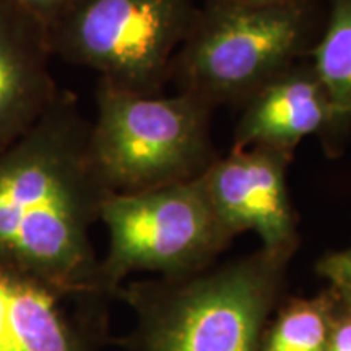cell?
Segmentation results:
<instances>
[{
	"label": "cell",
	"mask_w": 351,
	"mask_h": 351,
	"mask_svg": "<svg viewBox=\"0 0 351 351\" xmlns=\"http://www.w3.org/2000/svg\"><path fill=\"white\" fill-rule=\"evenodd\" d=\"M90 122L59 91L26 134L0 148V265L70 298H101L90 230L112 192L90 148Z\"/></svg>",
	"instance_id": "6da1fadb"
},
{
	"label": "cell",
	"mask_w": 351,
	"mask_h": 351,
	"mask_svg": "<svg viewBox=\"0 0 351 351\" xmlns=\"http://www.w3.org/2000/svg\"><path fill=\"white\" fill-rule=\"evenodd\" d=\"M295 252L261 251L181 278L117 289L137 314L129 351H261Z\"/></svg>",
	"instance_id": "7a4b0ae2"
},
{
	"label": "cell",
	"mask_w": 351,
	"mask_h": 351,
	"mask_svg": "<svg viewBox=\"0 0 351 351\" xmlns=\"http://www.w3.org/2000/svg\"><path fill=\"white\" fill-rule=\"evenodd\" d=\"M212 104L179 91L137 95L98 80L90 148L112 194L194 181L217 160Z\"/></svg>",
	"instance_id": "3957f363"
},
{
	"label": "cell",
	"mask_w": 351,
	"mask_h": 351,
	"mask_svg": "<svg viewBox=\"0 0 351 351\" xmlns=\"http://www.w3.org/2000/svg\"><path fill=\"white\" fill-rule=\"evenodd\" d=\"M311 19L302 0L254 3L215 0L197 12L174 57L181 91L218 106L247 101L300 62L309 47Z\"/></svg>",
	"instance_id": "277c9868"
},
{
	"label": "cell",
	"mask_w": 351,
	"mask_h": 351,
	"mask_svg": "<svg viewBox=\"0 0 351 351\" xmlns=\"http://www.w3.org/2000/svg\"><path fill=\"white\" fill-rule=\"evenodd\" d=\"M99 219L109 232L98 291L106 300L134 271L181 278L208 269L231 243L200 178L134 194L109 195Z\"/></svg>",
	"instance_id": "5b68a950"
},
{
	"label": "cell",
	"mask_w": 351,
	"mask_h": 351,
	"mask_svg": "<svg viewBox=\"0 0 351 351\" xmlns=\"http://www.w3.org/2000/svg\"><path fill=\"white\" fill-rule=\"evenodd\" d=\"M197 12L191 0H75L49 28L54 56L137 95H158Z\"/></svg>",
	"instance_id": "8992f818"
},
{
	"label": "cell",
	"mask_w": 351,
	"mask_h": 351,
	"mask_svg": "<svg viewBox=\"0 0 351 351\" xmlns=\"http://www.w3.org/2000/svg\"><path fill=\"white\" fill-rule=\"evenodd\" d=\"M291 155L271 147L231 150L202 174L215 213L232 238L254 231L267 251H296L300 241L287 186Z\"/></svg>",
	"instance_id": "52a82bcc"
},
{
	"label": "cell",
	"mask_w": 351,
	"mask_h": 351,
	"mask_svg": "<svg viewBox=\"0 0 351 351\" xmlns=\"http://www.w3.org/2000/svg\"><path fill=\"white\" fill-rule=\"evenodd\" d=\"M106 300L70 298L0 265V351H98Z\"/></svg>",
	"instance_id": "ba28073f"
},
{
	"label": "cell",
	"mask_w": 351,
	"mask_h": 351,
	"mask_svg": "<svg viewBox=\"0 0 351 351\" xmlns=\"http://www.w3.org/2000/svg\"><path fill=\"white\" fill-rule=\"evenodd\" d=\"M49 29L19 0H0V148L26 134L54 103Z\"/></svg>",
	"instance_id": "9c48e42d"
},
{
	"label": "cell",
	"mask_w": 351,
	"mask_h": 351,
	"mask_svg": "<svg viewBox=\"0 0 351 351\" xmlns=\"http://www.w3.org/2000/svg\"><path fill=\"white\" fill-rule=\"evenodd\" d=\"M339 129L311 62H296L245 101L231 150L271 147L293 152L301 140Z\"/></svg>",
	"instance_id": "30bf717a"
},
{
	"label": "cell",
	"mask_w": 351,
	"mask_h": 351,
	"mask_svg": "<svg viewBox=\"0 0 351 351\" xmlns=\"http://www.w3.org/2000/svg\"><path fill=\"white\" fill-rule=\"evenodd\" d=\"M311 54L341 129L351 122V0H330L327 28Z\"/></svg>",
	"instance_id": "8fae6325"
},
{
	"label": "cell",
	"mask_w": 351,
	"mask_h": 351,
	"mask_svg": "<svg viewBox=\"0 0 351 351\" xmlns=\"http://www.w3.org/2000/svg\"><path fill=\"white\" fill-rule=\"evenodd\" d=\"M335 295L330 288L311 300H293L267 328L261 351H327Z\"/></svg>",
	"instance_id": "7c38bea8"
},
{
	"label": "cell",
	"mask_w": 351,
	"mask_h": 351,
	"mask_svg": "<svg viewBox=\"0 0 351 351\" xmlns=\"http://www.w3.org/2000/svg\"><path fill=\"white\" fill-rule=\"evenodd\" d=\"M317 271L332 283V287L351 289V247L327 254L317 263Z\"/></svg>",
	"instance_id": "4fadbf2b"
},
{
	"label": "cell",
	"mask_w": 351,
	"mask_h": 351,
	"mask_svg": "<svg viewBox=\"0 0 351 351\" xmlns=\"http://www.w3.org/2000/svg\"><path fill=\"white\" fill-rule=\"evenodd\" d=\"M333 295H335V291H333ZM327 351H351V314L339 304L337 296Z\"/></svg>",
	"instance_id": "5bb4252c"
},
{
	"label": "cell",
	"mask_w": 351,
	"mask_h": 351,
	"mask_svg": "<svg viewBox=\"0 0 351 351\" xmlns=\"http://www.w3.org/2000/svg\"><path fill=\"white\" fill-rule=\"evenodd\" d=\"M19 2L34 16H38L49 29L75 0H19Z\"/></svg>",
	"instance_id": "9a60e30c"
},
{
	"label": "cell",
	"mask_w": 351,
	"mask_h": 351,
	"mask_svg": "<svg viewBox=\"0 0 351 351\" xmlns=\"http://www.w3.org/2000/svg\"><path fill=\"white\" fill-rule=\"evenodd\" d=\"M332 288H333V291H335V296H337V300H339V304L351 314V289L337 288V287H332Z\"/></svg>",
	"instance_id": "2e32d148"
},
{
	"label": "cell",
	"mask_w": 351,
	"mask_h": 351,
	"mask_svg": "<svg viewBox=\"0 0 351 351\" xmlns=\"http://www.w3.org/2000/svg\"><path fill=\"white\" fill-rule=\"evenodd\" d=\"M241 2H254V3H271V2H287V0H241Z\"/></svg>",
	"instance_id": "e0dca14e"
}]
</instances>
